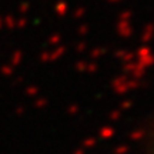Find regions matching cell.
<instances>
[{"instance_id": "9", "label": "cell", "mask_w": 154, "mask_h": 154, "mask_svg": "<svg viewBox=\"0 0 154 154\" xmlns=\"http://www.w3.org/2000/svg\"><path fill=\"white\" fill-rule=\"evenodd\" d=\"M126 151H127V147H119V149L116 150L117 154H123V153H126Z\"/></svg>"}, {"instance_id": "10", "label": "cell", "mask_w": 154, "mask_h": 154, "mask_svg": "<svg viewBox=\"0 0 154 154\" xmlns=\"http://www.w3.org/2000/svg\"><path fill=\"white\" fill-rule=\"evenodd\" d=\"M36 91H37V88H36V87L27 88V94H36Z\"/></svg>"}, {"instance_id": "11", "label": "cell", "mask_w": 154, "mask_h": 154, "mask_svg": "<svg viewBox=\"0 0 154 154\" xmlns=\"http://www.w3.org/2000/svg\"><path fill=\"white\" fill-rule=\"evenodd\" d=\"M27 7H29L27 3H26V5H23L22 7H20V11H22V13H26V10H27Z\"/></svg>"}, {"instance_id": "8", "label": "cell", "mask_w": 154, "mask_h": 154, "mask_svg": "<svg viewBox=\"0 0 154 154\" xmlns=\"http://www.w3.org/2000/svg\"><path fill=\"white\" fill-rule=\"evenodd\" d=\"M2 73H3V74H10L11 73V69L10 67H3V69H2Z\"/></svg>"}, {"instance_id": "1", "label": "cell", "mask_w": 154, "mask_h": 154, "mask_svg": "<svg viewBox=\"0 0 154 154\" xmlns=\"http://www.w3.org/2000/svg\"><path fill=\"white\" fill-rule=\"evenodd\" d=\"M119 32L121 33V36H130L131 27H130L128 22H120V24H119Z\"/></svg>"}, {"instance_id": "2", "label": "cell", "mask_w": 154, "mask_h": 154, "mask_svg": "<svg viewBox=\"0 0 154 154\" xmlns=\"http://www.w3.org/2000/svg\"><path fill=\"white\" fill-rule=\"evenodd\" d=\"M113 134H114V130H113L111 127H104V128L100 131V136L103 138H110Z\"/></svg>"}, {"instance_id": "20", "label": "cell", "mask_w": 154, "mask_h": 154, "mask_svg": "<svg viewBox=\"0 0 154 154\" xmlns=\"http://www.w3.org/2000/svg\"><path fill=\"white\" fill-rule=\"evenodd\" d=\"M0 27H2V19H0Z\"/></svg>"}, {"instance_id": "21", "label": "cell", "mask_w": 154, "mask_h": 154, "mask_svg": "<svg viewBox=\"0 0 154 154\" xmlns=\"http://www.w3.org/2000/svg\"><path fill=\"white\" fill-rule=\"evenodd\" d=\"M111 2H117V0H111Z\"/></svg>"}, {"instance_id": "7", "label": "cell", "mask_w": 154, "mask_h": 154, "mask_svg": "<svg viewBox=\"0 0 154 154\" xmlns=\"http://www.w3.org/2000/svg\"><path fill=\"white\" fill-rule=\"evenodd\" d=\"M94 143H96V140H94V138H91V140H87V141H84V146H86V147H91Z\"/></svg>"}, {"instance_id": "18", "label": "cell", "mask_w": 154, "mask_h": 154, "mask_svg": "<svg viewBox=\"0 0 154 154\" xmlns=\"http://www.w3.org/2000/svg\"><path fill=\"white\" fill-rule=\"evenodd\" d=\"M37 106H44V100H42V101H37Z\"/></svg>"}, {"instance_id": "16", "label": "cell", "mask_w": 154, "mask_h": 154, "mask_svg": "<svg viewBox=\"0 0 154 154\" xmlns=\"http://www.w3.org/2000/svg\"><path fill=\"white\" fill-rule=\"evenodd\" d=\"M77 111V107H72V109H70V113H76Z\"/></svg>"}, {"instance_id": "3", "label": "cell", "mask_w": 154, "mask_h": 154, "mask_svg": "<svg viewBox=\"0 0 154 154\" xmlns=\"http://www.w3.org/2000/svg\"><path fill=\"white\" fill-rule=\"evenodd\" d=\"M56 10H57V13L59 14H66V11H67V5L66 3H63V2H60L59 5H57V7H56Z\"/></svg>"}, {"instance_id": "14", "label": "cell", "mask_w": 154, "mask_h": 154, "mask_svg": "<svg viewBox=\"0 0 154 154\" xmlns=\"http://www.w3.org/2000/svg\"><path fill=\"white\" fill-rule=\"evenodd\" d=\"M59 40H60V36H54V37L51 38V40H50V42H51V43H57V42H59Z\"/></svg>"}, {"instance_id": "13", "label": "cell", "mask_w": 154, "mask_h": 154, "mask_svg": "<svg viewBox=\"0 0 154 154\" xmlns=\"http://www.w3.org/2000/svg\"><path fill=\"white\" fill-rule=\"evenodd\" d=\"M77 67H79V70H84V67H87V64H84V63H79Z\"/></svg>"}, {"instance_id": "17", "label": "cell", "mask_w": 154, "mask_h": 154, "mask_svg": "<svg viewBox=\"0 0 154 154\" xmlns=\"http://www.w3.org/2000/svg\"><path fill=\"white\" fill-rule=\"evenodd\" d=\"M128 106H130V101H126V103H124V104H123V107H126V109H127V107H128Z\"/></svg>"}, {"instance_id": "5", "label": "cell", "mask_w": 154, "mask_h": 154, "mask_svg": "<svg viewBox=\"0 0 154 154\" xmlns=\"http://www.w3.org/2000/svg\"><path fill=\"white\" fill-rule=\"evenodd\" d=\"M20 59H22V53H20V51L14 53V56H13V64H17V63H20Z\"/></svg>"}, {"instance_id": "4", "label": "cell", "mask_w": 154, "mask_h": 154, "mask_svg": "<svg viewBox=\"0 0 154 154\" xmlns=\"http://www.w3.org/2000/svg\"><path fill=\"white\" fill-rule=\"evenodd\" d=\"M5 24L7 26V27L11 29V27H14V26H16V22L13 20V17H11V16H9V17H7V19L5 20Z\"/></svg>"}, {"instance_id": "6", "label": "cell", "mask_w": 154, "mask_h": 154, "mask_svg": "<svg viewBox=\"0 0 154 154\" xmlns=\"http://www.w3.org/2000/svg\"><path fill=\"white\" fill-rule=\"evenodd\" d=\"M141 136H143V131H136V133H133L130 137H131L133 140H138V138H141Z\"/></svg>"}, {"instance_id": "19", "label": "cell", "mask_w": 154, "mask_h": 154, "mask_svg": "<svg viewBox=\"0 0 154 154\" xmlns=\"http://www.w3.org/2000/svg\"><path fill=\"white\" fill-rule=\"evenodd\" d=\"M76 154H83L82 151H80V150H79V151H76Z\"/></svg>"}, {"instance_id": "15", "label": "cell", "mask_w": 154, "mask_h": 154, "mask_svg": "<svg viewBox=\"0 0 154 154\" xmlns=\"http://www.w3.org/2000/svg\"><path fill=\"white\" fill-rule=\"evenodd\" d=\"M83 14V9H79V10H77V13H76V16L77 17H80Z\"/></svg>"}, {"instance_id": "12", "label": "cell", "mask_w": 154, "mask_h": 154, "mask_svg": "<svg viewBox=\"0 0 154 154\" xmlns=\"http://www.w3.org/2000/svg\"><path fill=\"white\" fill-rule=\"evenodd\" d=\"M26 24V20L24 19H22V20H19V24H16V26H19V27H23Z\"/></svg>"}]
</instances>
